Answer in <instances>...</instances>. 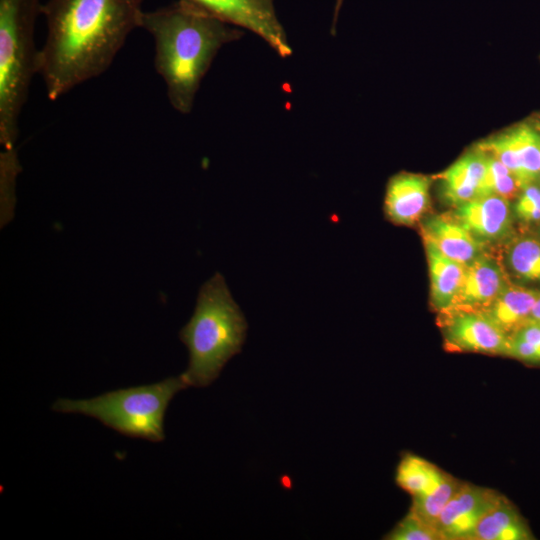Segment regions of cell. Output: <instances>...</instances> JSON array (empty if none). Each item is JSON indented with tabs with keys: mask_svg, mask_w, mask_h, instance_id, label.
Here are the masks:
<instances>
[{
	"mask_svg": "<svg viewBox=\"0 0 540 540\" xmlns=\"http://www.w3.org/2000/svg\"><path fill=\"white\" fill-rule=\"evenodd\" d=\"M143 0H48L38 73L54 101L106 72L129 35L140 28Z\"/></svg>",
	"mask_w": 540,
	"mask_h": 540,
	"instance_id": "1",
	"label": "cell"
},
{
	"mask_svg": "<svg viewBox=\"0 0 540 540\" xmlns=\"http://www.w3.org/2000/svg\"><path fill=\"white\" fill-rule=\"evenodd\" d=\"M140 28L154 42V68L166 85L170 105L189 114L217 53L244 31L199 7L177 0L144 11Z\"/></svg>",
	"mask_w": 540,
	"mask_h": 540,
	"instance_id": "2",
	"label": "cell"
},
{
	"mask_svg": "<svg viewBox=\"0 0 540 540\" xmlns=\"http://www.w3.org/2000/svg\"><path fill=\"white\" fill-rule=\"evenodd\" d=\"M247 322L233 299L224 277L216 273L200 288L194 313L179 332L189 353L181 374L188 386L206 387L225 364L241 352Z\"/></svg>",
	"mask_w": 540,
	"mask_h": 540,
	"instance_id": "3",
	"label": "cell"
},
{
	"mask_svg": "<svg viewBox=\"0 0 540 540\" xmlns=\"http://www.w3.org/2000/svg\"><path fill=\"white\" fill-rule=\"evenodd\" d=\"M40 0H0V144L15 147L19 120L38 73L35 26Z\"/></svg>",
	"mask_w": 540,
	"mask_h": 540,
	"instance_id": "4",
	"label": "cell"
},
{
	"mask_svg": "<svg viewBox=\"0 0 540 540\" xmlns=\"http://www.w3.org/2000/svg\"><path fill=\"white\" fill-rule=\"evenodd\" d=\"M188 386L182 375L157 383L118 389L84 400L59 399L52 409L97 419L118 433L161 442L164 419L173 397Z\"/></svg>",
	"mask_w": 540,
	"mask_h": 540,
	"instance_id": "5",
	"label": "cell"
},
{
	"mask_svg": "<svg viewBox=\"0 0 540 540\" xmlns=\"http://www.w3.org/2000/svg\"><path fill=\"white\" fill-rule=\"evenodd\" d=\"M207 13L256 34L281 58L293 50L277 17L274 0H185Z\"/></svg>",
	"mask_w": 540,
	"mask_h": 540,
	"instance_id": "6",
	"label": "cell"
},
{
	"mask_svg": "<svg viewBox=\"0 0 540 540\" xmlns=\"http://www.w3.org/2000/svg\"><path fill=\"white\" fill-rule=\"evenodd\" d=\"M438 324L449 351L508 355L510 336L483 310L439 312Z\"/></svg>",
	"mask_w": 540,
	"mask_h": 540,
	"instance_id": "7",
	"label": "cell"
},
{
	"mask_svg": "<svg viewBox=\"0 0 540 540\" xmlns=\"http://www.w3.org/2000/svg\"><path fill=\"white\" fill-rule=\"evenodd\" d=\"M477 147L502 162L521 188L540 179V130L534 115L480 142Z\"/></svg>",
	"mask_w": 540,
	"mask_h": 540,
	"instance_id": "8",
	"label": "cell"
},
{
	"mask_svg": "<svg viewBox=\"0 0 540 540\" xmlns=\"http://www.w3.org/2000/svg\"><path fill=\"white\" fill-rule=\"evenodd\" d=\"M450 215L484 246L508 243L515 237L512 204L501 196L475 198L453 207Z\"/></svg>",
	"mask_w": 540,
	"mask_h": 540,
	"instance_id": "9",
	"label": "cell"
},
{
	"mask_svg": "<svg viewBox=\"0 0 540 540\" xmlns=\"http://www.w3.org/2000/svg\"><path fill=\"white\" fill-rule=\"evenodd\" d=\"M497 491L464 482L437 519L441 540H474L482 517L498 502Z\"/></svg>",
	"mask_w": 540,
	"mask_h": 540,
	"instance_id": "10",
	"label": "cell"
},
{
	"mask_svg": "<svg viewBox=\"0 0 540 540\" xmlns=\"http://www.w3.org/2000/svg\"><path fill=\"white\" fill-rule=\"evenodd\" d=\"M431 178L408 172L392 176L387 185L383 211L388 221L412 226L421 220L430 205Z\"/></svg>",
	"mask_w": 540,
	"mask_h": 540,
	"instance_id": "11",
	"label": "cell"
},
{
	"mask_svg": "<svg viewBox=\"0 0 540 540\" xmlns=\"http://www.w3.org/2000/svg\"><path fill=\"white\" fill-rule=\"evenodd\" d=\"M509 282L500 262L484 252L466 266L459 292L450 309L483 310Z\"/></svg>",
	"mask_w": 540,
	"mask_h": 540,
	"instance_id": "12",
	"label": "cell"
},
{
	"mask_svg": "<svg viewBox=\"0 0 540 540\" xmlns=\"http://www.w3.org/2000/svg\"><path fill=\"white\" fill-rule=\"evenodd\" d=\"M487 164L488 154L476 147L439 174L437 178L444 202L456 207L478 198Z\"/></svg>",
	"mask_w": 540,
	"mask_h": 540,
	"instance_id": "13",
	"label": "cell"
},
{
	"mask_svg": "<svg viewBox=\"0 0 540 540\" xmlns=\"http://www.w3.org/2000/svg\"><path fill=\"white\" fill-rule=\"evenodd\" d=\"M423 239L430 241L450 259L469 265L485 251L478 242L450 213L428 217L422 223Z\"/></svg>",
	"mask_w": 540,
	"mask_h": 540,
	"instance_id": "14",
	"label": "cell"
},
{
	"mask_svg": "<svg viewBox=\"0 0 540 540\" xmlns=\"http://www.w3.org/2000/svg\"><path fill=\"white\" fill-rule=\"evenodd\" d=\"M540 289L509 282L483 311L509 336L530 320Z\"/></svg>",
	"mask_w": 540,
	"mask_h": 540,
	"instance_id": "15",
	"label": "cell"
},
{
	"mask_svg": "<svg viewBox=\"0 0 540 540\" xmlns=\"http://www.w3.org/2000/svg\"><path fill=\"white\" fill-rule=\"evenodd\" d=\"M431 280V304L438 312L450 309L459 292L466 266L441 253L424 239Z\"/></svg>",
	"mask_w": 540,
	"mask_h": 540,
	"instance_id": "16",
	"label": "cell"
},
{
	"mask_svg": "<svg viewBox=\"0 0 540 540\" xmlns=\"http://www.w3.org/2000/svg\"><path fill=\"white\" fill-rule=\"evenodd\" d=\"M526 519L504 495L479 521L474 540H532Z\"/></svg>",
	"mask_w": 540,
	"mask_h": 540,
	"instance_id": "17",
	"label": "cell"
},
{
	"mask_svg": "<svg viewBox=\"0 0 540 540\" xmlns=\"http://www.w3.org/2000/svg\"><path fill=\"white\" fill-rule=\"evenodd\" d=\"M448 473L433 463L413 454L402 456L396 470V483L412 498L426 496L435 491Z\"/></svg>",
	"mask_w": 540,
	"mask_h": 540,
	"instance_id": "18",
	"label": "cell"
},
{
	"mask_svg": "<svg viewBox=\"0 0 540 540\" xmlns=\"http://www.w3.org/2000/svg\"><path fill=\"white\" fill-rule=\"evenodd\" d=\"M506 265L523 284L540 285V240L529 235L515 236L508 243Z\"/></svg>",
	"mask_w": 540,
	"mask_h": 540,
	"instance_id": "19",
	"label": "cell"
},
{
	"mask_svg": "<svg viewBox=\"0 0 540 540\" xmlns=\"http://www.w3.org/2000/svg\"><path fill=\"white\" fill-rule=\"evenodd\" d=\"M463 483V481L448 473L435 491L423 497L412 498V505L409 510L422 521L435 528L441 512Z\"/></svg>",
	"mask_w": 540,
	"mask_h": 540,
	"instance_id": "20",
	"label": "cell"
},
{
	"mask_svg": "<svg viewBox=\"0 0 540 540\" xmlns=\"http://www.w3.org/2000/svg\"><path fill=\"white\" fill-rule=\"evenodd\" d=\"M21 172V164L16 147L2 148L0 153V198L1 224H6L13 216L16 179Z\"/></svg>",
	"mask_w": 540,
	"mask_h": 540,
	"instance_id": "21",
	"label": "cell"
},
{
	"mask_svg": "<svg viewBox=\"0 0 540 540\" xmlns=\"http://www.w3.org/2000/svg\"><path fill=\"white\" fill-rule=\"evenodd\" d=\"M520 190L521 187L513 173L497 158L488 154L487 170L479 197L498 195L513 202Z\"/></svg>",
	"mask_w": 540,
	"mask_h": 540,
	"instance_id": "22",
	"label": "cell"
},
{
	"mask_svg": "<svg viewBox=\"0 0 540 540\" xmlns=\"http://www.w3.org/2000/svg\"><path fill=\"white\" fill-rule=\"evenodd\" d=\"M508 357L540 365V323L529 320L510 335Z\"/></svg>",
	"mask_w": 540,
	"mask_h": 540,
	"instance_id": "23",
	"label": "cell"
},
{
	"mask_svg": "<svg viewBox=\"0 0 540 540\" xmlns=\"http://www.w3.org/2000/svg\"><path fill=\"white\" fill-rule=\"evenodd\" d=\"M512 210L515 220L523 226L540 224V179L521 188Z\"/></svg>",
	"mask_w": 540,
	"mask_h": 540,
	"instance_id": "24",
	"label": "cell"
},
{
	"mask_svg": "<svg viewBox=\"0 0 540 540\" xmlns=\"http://www.w3.org/2000/svg\"><path fill=\"white\" fill-rule=\"evenodd\" d=\"M387 540H441L436 529L409 510L407 515L387 533Z\"/></svg>",
	"mask_w": 540,
	"mask_h": 540,
	"instance_id": "25",
	"label": "cell"
},
{
	"mask_svg": "<svg viewBox=\"0 0 540 540\" xmlns=\"http://www.w3.org/2000/svg\"><path fill=\"white\" fill-rule=\"evenodd\" d=\"M343 1L344 0H335L334 9H333L332 23H331V35H333V36L336 33V24H337L339 12L341 10Z\"/></svg>",
	"mask_w": 540,
	"mask_h": 540,
	"instance_id": "26",
	"label": "cell"
},
{
	"mask_svg": "<svg viewBox=\"0 0 540 540\" xmlns=\"http://www.w3.org/2000/svg\"><path fill=\"white\" fill-rule=\"evenodd\" d=\"M530 320L540 323V295L538 296L530 316Z\"/></svg>",
	"mask_w": 540,
	"mask_h": 540,
	"instance_id": "27",
	"label": "cell"
},
{
	"mask_svg": "<svg viewBox=\"0 0 540 540\" xmlns=\"http://www.w3.org/2000/svg\"><path fill=\"white\" fill-rule=\"evenodd\" d=\"M534 117L540 130V113L535 114Z\"/></svg>",
	"mask_w": 540,
	"mask_h": 540,
	"instance_id": "28",
	"label": "cell"
},
{
	"mask_svg": "<svg viewBox=\"0 0 540 540\" xmlns=\"http://www.w3.org/2000/svg\"><path fill=\"white\" fill-rule=\"evenodd\" d=\"M538 227H539V228H538V236H537V237H538L539 240H540V224L538 225Z\"/></svg>",
	"mask_w": 540,
	"mask_h": 540,
	"instance_id": "29",
	"label": "cell"
}]
</instances>
